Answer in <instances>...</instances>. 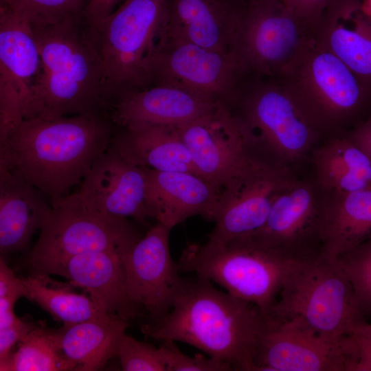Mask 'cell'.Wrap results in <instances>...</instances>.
Instances as JSON below:
<instances>
[{
    "label": "cell",
    "mask_w": 371,
    "mask_h": 371,
    "mask_svg": "<svg viewBox=\"0 0 371 371\" xmlns=\"http://www.w3.org/2000/svg\"><path fill=\"white\" fill-rule=\"evenodd\" d=\"M268 315L257 306L214 287L207 279L184 278L170 311L141 327L147 337L181 341L234 370L256 371Z\"/></svg>",
    "instance_id": "cell-1"
},
{
    "label": "cell",
    "mask_w": 371,
    "mask_h": 371,
    "mask_svg": "<svg viewBox=\"0 0 371 371\" xmlns=\"http://www.w3.org/2000/svg\"><path fill=\"white\" fill-rule=\"evenodd\" d=\"M100 113L25 119L0 144V167L40 190L52 206L80 185L112 140Z\"/></svg>",
    "instance_id": "cell-2"
},
{
    "label": "cell",
    "mask_w": 371,
    "mask_h": 371,
    "mask_svg": "<svg viewBox=\"0 0 371 371\" xmlns=\"http://www.w3.org/2000/svg\"><path fill=\"white\" fill-rule=\"evenodd\" d=\"M78 19L32 27L41 69L25 119L98 113L104 104L100 54L92 32L82 31Z\"/></svg>",
    "instance_id": "cell-3"
},
{
    "label": "cell",
    "mask_w": 371,
    "mask_h": 371,
    "mask_svg": "<svg viewBox=\"0 0 371 371\" xmlns=\"http://www.w3.org/2000/svg\"><path fill=\"white\" fill-rule=\"evenodd\" d=\"M170 0H126L91 30L103 65L102 99L150 85L153 62L167 38Z\"/></svg>",
    "instance_id": "cell-4"
},
{
    "label": "cell",
    "mask_w": 371,
    "mask_h": 371,
    "mask_svg": "<svg viewBox=\"0 0 371 371\" xmlns=\"http://www.w3.org/2000/svg\"><path fill=\"white\" fill-rule=\"evenodd\" d=\"M300 262L247 236L226 242L189 243L177 265L180 271L215 282L267 314Z\"/></svg>",
    "instance_id": "cell-5"
},
{
    "label": "cell",
    "mask_w": 371,
    "mask_h": 371,
    "mask_svg": "<svg viewBox=\"0 0 371 371\" xmlns=\"http://www.w3.org/2000/svg\"><path fill=\"white\" fill-rule=\"evenodd\" d=\"M267 314L277 319L300 320L333 338L350 335L366 322L338 259L322 252L298 263Z\"/></svg>",
    "instance_id": "cell-6"
},
{
    "label": "cell",
    "mask_w": 371,
    "mask_h": 371,
    "mask_svg": "<svg viewBox=\"0 0 371 371\" xmlns=\"http://www.w3.org/2000/svg\"><path fill=\"white\" fill-rule=\"evenodd\" d=\"M315 44V27L282 0H243L233 50L245 73L284 79Z\"/></svg>",
    "instance_id": "cell-7"
},
{
    "label": "cell",
    "mask_w": 371,
    "mask_h": 371,
    "mask_svg": "<svg viewBox=\"0 0 371 371\" xmlns=\"http://www.w3.org/2000/svg\"><path fill=\"white\" fill-rule=\"evenodd\" d=\"M140 238L128 218L89 209L76 192L52 206L28 262L33 273L47 274L78 254L102 250L126 252Z\"/></svg>",
    "instance_id": "cell-8"
},
{
    "label": "cell",
    "mask_w": 371,
    "mask_h": 371,
    "mask_svg": "<svg viewBox=\"0 0 371 371\" xmlns=\"http://www.w3.org/2000/svg\"><path fill=\"white\" fill-rule=\"evenodd\" d=\"M282 80L319 131L346 120L364 98L363 80L317 44Z\"/></svg>",
    "instance_id": "cell-9"
},
{
    "label": "cell",
    "mask_w": 371,
    "mask_h": 371,
    "mask_svg": "<svg viewBox=\"0 0 371 371\" xmlns=\"http://www.w3.org/2000/svg\"><path fill=\"white\" fill-rule=\"evenodd\" d=\"M177 128L198 173L222 198L258 161L247 152L251 139L243 121L223 103Z\"/></svg>",
    "instance_id": "cell-10"
},
{
    "label": "cell",
    "mask_w": 371,
    "mask_h": 371,
    "mask_svg": "<svg viewBox=\"0 0 371 371\" xmlns=\"http://www.w3.org/2000/svg\"><path fill=\"white\" fill-rule=\"evenodd\" d=\"M357 360L352 334L333 338L300 320L277 319L268 315L256 371H353Z\"/></svg>",
    "instance_id": "cell-11"
},
{
    "label": "cell",
    "mask_w": 371,
    "mask_h": 371,
    "mask_svg": "<svg viewBox=\"0 0 371 371\" xmlns=\"http://www.w3.org/2000/svg\"><path fill=\"white\" fill-rule=\"evenodd\" d=\"M260 82L250 90L243 121L251 141L258 140L280 158H302L319 130L310 120L282 79Z\"/></svg>",
    "instance_id": "cell-12"
},
{
    "label": "cell",
    "mask_w": 371,
    "mask_h": 371,
    "mask_svg": "<svg viewBox=\"0 0 371 371\" xmlns=\"http://www.w3.org/2000/svg\"><path fill=\"white\" fill-rule=\"evenodd\" d=\"M243 73L234 52L167 37L153 62L150 85H172L222 102L234 92Z\"/></svg>",
    "instance_id": "cell-13"
},
{
    "label": "cell",
    "mask_w": 371,
    "mask_h": 371,
    "mask_svg": "<svg viewBox=\"0 0 371 371\" xmlns=\"http://www.w3.org/2000/svg\"><path fill=\"white\" fill-rule=\"evenodd\" d=\"M170 232L157 222L124 258L128 299L137 308H144L151 322L170 311L184 280L171 256Z\"/></svg>",
    "instance_id": "cell-14"
},
{
    "label": "cell",
    "mask_w": 371,
    "mask_h": 371,
    "mask_svg": "<svg viewBox=\"0 0 371 371\" xmlns=\"http://www.w3.org/2000/svg\"><path fill=\"white\" fill-rule=\"evenodd\" d=\"M146 169L126 159L111 144L96 159L76 192L89 209L144 222L152 218Z\"/></svg>",
    "instance_id": "cell-15"
},
{
    "label": "cell",
    "mask_w": 371,
    "mask_h": 371,
    "mask_svg": "<svg viewBox=\"0 0 371 371\" xmlns=\"http://www.w3.org/2000/svg\"><path fill=\"white\" fill-rule=\"evenodd\" d=\"M321 204L312 186L293 178L277 196L265 225L250 236L289 259L302 261L321 251Z\"/></svg>",
    "instance_id": "cell-16"
},
{
    "label": "cell",
    "mask_w": 371,
    "mask_h": 371,
    "mask_svg": "<svg viewBox=\"0 0 371 371\" xmlns=\"http://www.w3.org/2000/svg\"><path fill=\"white\" fill-rule=\"evenodd\" d=\"M293 178L286 168L259 161L223 196L209 240L250 236L265 225L275 199Z\"/></svg>",
    "instance_id": "cell-17"
},
{
    "label": "cell",
    "mask_w": 371,
    "mask_h": 371,
    "mask_svg": "<svg viewBox=\"0 0 371 371\" xmlns=\"http://www.w3.org/2000/svg\"><path fill=\"white\" fill-rule=\"evenodd\" d=\"M221 103L180 87L154 84L120 95L113 105L111 121L123 128L178 126Z\"/></svg>",
    "instance_id": "cell-18"
},
{
    "label": "cell",
    "mask_w": 371,
    "mask_h": 371,
    "mask_svg": "<svg viewBox=\"0 0 371 371\" xmlns=\"http://www.w3.org/2000/svg\"><path fill=\"white\" fill-rule=\"evenodd\" d=\"M146 169L147 201L152 218L157 222L171 230L193 216L214 220L222 195L203 177L189 172Z\"/></svg>",
    "instance_id": "cell-19"
},
{
    "label": "cell",
    "mask_w": 371,
    "mask_h": 371,
    "mask_svg": "<svg viewBox=\"0 0 371 371\" xmlns=\"http://www.w3.org/2000/svg\"><path fill=\"white\" fill-rule=\"evenodd\" d=\"M126 252L102 250L78 254L54 266L45 275L67 278L72 286L85 289L104 311L128 321L136 317L138 308L130 302L126 292Z\"/></svg>",
    "instance_id": "cell-20"
},
{
    "label": "cell",
    "mask_w": 371,
    "mask_h": 371,
    "mask_svg": "<svg viewBox=\"0 0 371 371\" xmlns=\"http://www.w3.org/2000/svg\"><path fill=\"white\" fill-rule=\"evenodd\" d=\"M243 0H170L167 37L232 51Z\"/></svg>",
    "instance_id": "cell-21"
},
{
    "label": "cell",
    "mask_w": 371,
    "mask_h": 371,
    "mask_svg": "<svg viewBox=\"0 0 371 371\" xmlns=\"http://www.w3.org/2000/svg\"><path fill=\"white\" fill-rule=\"evenodd\" d=\"M41 69V60L32 27L0 7V101L23 106Z\"/></svg>",
    "instance_id": "cell-22"
},
{
    "label": "cell",
    "mask_w": 371,
    "mask_h": 371,
    "mask_svg": "<svg viewBox=\"0 0 371 371\" xmlns=\"http://www.w3.org/2000/svg\"><path fill=\"white\" fill-rule=\"evenodd\" d=\"M48 201L40 190L21 177L5 167H0L1 256L27 247L52 210Z\"/></svg>",
    "instance_id": "cell-23"
},
{
    "label": "cell",
    "mask_w": 371,
    "mask_h": 371,
    "mask_svg": "<svg viewBox=\"0 0 371 371\" xmlns=\"http://www.w3.org/2000/svg\"><path fill=\"white\" fill-rule=\"evenodd\" d=\"M371 237V187L330 193L322 202L317 227L320 251L338 258Z\"/></svg>",
    "instance_id": "cell-24"
},
{
    "label": "cell",
    "mask_w": 371,
    "mask_h": 371,
    "mask_svg": "<svg viewBox=\"0 0 371 371\" xmlns=\"http://www.w3.org/2000/svg\"><path fill=\"white\" fill-rule=\"evenodd\" d=\"M111 144L126 159L142 168L200 175L177 126L123 128Z\"/></svg>",
    "instance_id": "cell-25"
},
{
    "label": "cell",
    "mask_w": 371,
    "mask_h": 371,
    "mask_svg": "<svg viewBox=\"0 0 371 371\" xmlns=\"http://www.w3.org/2000/svg\"><path fill=\"white\" fill-rule=\"evenodd\" d=\"M316 44L363 80H371V19L357 5L339 7L316 27Z\"/></svg>",
    "instance_id": "cell-26"
},
{
    "label": "cell",
    "mask_w": 371,
    "mask_h": 371,
    "mask_svg": "<svg viewBox=\"0 0 371 371\" xmlns=\"http://www.w3.org/2000/svg\"><path fill=\"white\" fill-rule=\"evenodd\" d=\"M128 321L116 314L74 324L58 329L60 347L65 357L76 365V370L102 368L116 356Z\"/></svg>",
    "instance_id": "cell-27"
},
{
    "label": "cell",
    "mask_w": 371,
    "mask_h": 371,
    "mask_svg": "<svg viewBox=\"0 0 371 371\" xmlns=\"http://www.w3.org/2000/svg\"><path fill=\"white\" fill-rule=\"evenodd\" d=\"M313 161L319 183L330 193L371 187V157L350 137L330 140L315 152Z\"/></svg>",
    "instance_id": "cell-28"
},
{
    "label": "cell",
    "mask_w": 371,
    "mask_h": 371,
    "mask_svg": "<svg viewBox=\"0 0 371 371\" xmlns=\"http://www.w3.org/2000/svg\"><path fill=\"white\" fill-rule=\"evenodd\" d=\"M23 280L28 291L27 299L64 324H74L109 314L90 296L74 292L70 282L60 283L49 278V275L41 273H32Z\"/></svg>",
    "instance_id": "cell-29"
},
{
    "label": "cell",
    "mask_w": 371,
    "mask_h": 371,
    "mask_svg": "<svg viewBox=\"0 0 371 371\" xmlns=\"http://www.w3.org/2000/svg\"><path fill=\"white\" fill-rule=\"evenodd\" d=\"M17 345L16 351L0 363L1 371L76 370L62 350L58 330L36 324Z\"/></svg>",
    "instance_id": "cell-30"
},
{
    "label": "cell",
    "mask_w": 371,
    "mask_h": 371,
    "mask_svg": "<svg viewBox=\"0 0 371 371\" xmlns=\"http://www.w3.org/2000/svg\"><path fill=\"white\" fill-rule=\"evenodd\" d=\"M87 0H0L7 9L30 24L42 27L83 14Z\"/></svg>",
    "instance_id": "cell-31"
},
{
    "label": "cell",
    "mask_w": 371,
    "mask_h": 371,
    "mask_svg": "<svg viewBox=\"0 0 371 371\" xmlns=\"http://www.w3.org/2000/svg\"><path fill=\"white\" fill-rule=\"evenodd\" d=\"M337 258L350 279L363 317H371V237Z\"/></svg>",
    "instance_id": "cell-32"
},
{
    "label": "cell",
    "mask_w": 371,
    "mask_h": 371,
    "mask_svg": "<svg viewBox=\"0 0 371 371\" xmlns=\"http://www.w3.org/2000/svg\"><path fill=\"white\" fill-rule=\"evenodd\" d=\"M116 356L124 371H168L161 350L126 333L121 337Z\"/></svg>",
    "instance_id": "cell-33"
},
{
    "label": "cell",
    "mask_w": 371,
    "mask_h": 371,
    "mask_svg": "<svg viewBox=\"0 0 371 371\" xmlns=\"http://www.w3.org/2000/svg\"><path fill=\"white\" fill-rule=\"evenodd\" d=\"M168 371H230L232 365L220 359L201 354L194 357L181 352L173 341H166L160 346Z\"/></svg>",
    "instance_id": "cell-34"
},
{
    "label": "cell",
    "mask_w": 371,
    "mask_h": 371,
    "mask_svg": "<svg viewBox=\"0 0 371 371\" xmlns=\"http://www.w3.org/2000/svg\"><path fill=\"white\" fill-rule=\"evenodd\" d=\"M297 16L316 28L321 21L330 12L346 4L360 0H282Z\"/></svg>",
    "instance_id": "cell-35"
},
{
    "label": "cell",
    "mask_w": 371,
    "mask_h": 371,
    "mask_svg": "<svg viewBox=\"0 0 371 371\" xmlns=\"http://www.w3.org/2000/svg\"><path fill=\"white\" fill-rule=\"evenodd\" d=\"M0 297L16 302L21 297L28 298V291L23 278L14 274L2 256L0 258Z\"/></svg>",
    "instance_id": "cell-36"
},
{
    "label": "cell",
    "mask_w": 371,
    "mask_h": 371,
    "mask_svg": "<svg viewBox=\"0 0 371 371\" xmlns=\"http://www.w3.org/2000/svg\"><path fill=\"white\" fill-rule=\"evenodd\" d=\"M37 324L21 319L15 324L0 330V363L5 361L12 350Z\"/></svg>",
    "instance_id": "cell-37"
},
{
    "label": "cell",
    "mask_w": 371,
    "mask_h": 371,
    "mask_svg": "<svg viewBox=\"0 0 371 371\" xmlns=\"http://www.w3.org/2000/svg\"><path fill=\"white\" fill-rule=\"evenodd\" d=\"M120 0H87L83 16L92 30L108 16L114 10Z\"/></svg>",
    "instance_id": "cell-38"
},
{
    "label": "cell",
    "mask_w": 371,
    "mask_h": 371,
    "mask_svg": "<svg viewBox=\"0 0 371 371\" xmlns=\"http://www.w3.org/2000/svg\"><path fill=\"white\" fill-rule=\"evenodd\" d=\"M357 348V360L353 371H371V340L352 333Z\"/></svg>",
    "instance_id": "cell-39"
},
{
    "label": "cell",
    "mask_w": 371,
    "mask_h": 371,
    "mask_svg": "<svg viewBox=\"0 0 371 371\" xmlns=\"http://www.w3.org/2000/svg\"><path fill=\"white\" fill-rule=\"evenodd\" d=\"M350 138L371 157V119L358 126Z\"/></svg>",
    "instance_id": "cell-40"
},
{
    "label": "cell",
    "mask_w": 371,
    "mask_h": 371,
    "mask_svg": "<svg viewBox=\"0 0 371 371\" xmlns=\"http://www.w3.org/2000/svg\"><path fill=\"white\" fill-rule=\"evenodd\" d=\"M21 318L15 315L14 309L0 311V330L15 324Z\"/></svg>",
    "instance_id": "cell-41"
},
{
    "label": "cell",
    "mask_w": 371,
    "mask_h": 371,
    "mask_svg": "<svg viewBox=\"0 0 371 371\" xmlns=\"http://www.w3.org/2000/svg\"><path fill=\"white\" fill-rule=\"evenodd\" d=\"M353 333L360 335L371 340V324L365 322L360 324L355 329Z\"/></svg>",
    "instance_id": "cell-42"
},
{
    "label": "cell",
    "mask_w": 371,
    "mask_h": 371,
    "mask_svg": "<svg viewBox=\"0 0 371 371\" xmlns=\"http://www.w3.org/2000/svg\"><path fill=\"white\" fill-rule=\"evenodd\" d=\"M361 10L371 19V0H361Z\"/></svg>",
    "instance_id": "cell-43"
}]
</instances>
